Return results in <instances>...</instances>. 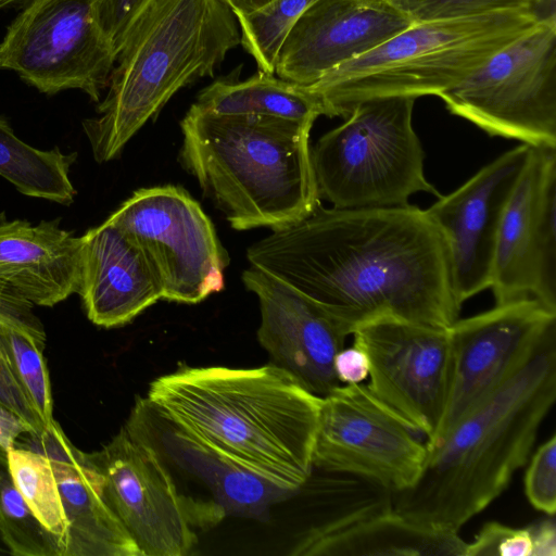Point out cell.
I'll return each instance as SVG.
<instances>
[{
  "label": "cell",
  "mask_w": 556,
  "mask_h": 556,
  "mask_svg": "<svg viewBox=\"0 0 556 556\" xmlns=\"http://www.w3.org/2000/svg\"><path fill=\"white\" fill-rule=\"evenodd\" d=\"M365 383L341 384L321 399L313 468L374 481L393 493L419 477L427 444Z\"/></svg>",
  "instance_id": "cell-12"
},
{
  "label": "cell",
  "mask_w": 556,
  "mask_h": 556,
  "mask_svg": "<svg viewBox=\"0 0 556 556\" xmlns=\"http://www.w3.org/2000/svg\"><path fill=\"white\" fill-rule=\"evenodd\" d=\"M0 533L12 556H63L62 541L36 519L9 471L0 450Z\"/></svg>",
  "instance_id": "cell-28"
},
{
  "label": "cell",
  "mask_w": 556,
  "mask_h": 556,
  "mask_svg": "<svg viewBox=\"0 0 556 556\" xmlns=\"http://www.w3.org/2000/svg\"><path fill=\"white\" fill-rule=\"evenodd\" d=\"M490 289L556 312V149L532 147L504 211Z\"/></svg>",
  "instance_id": "cell-15"
},
{
  "label": "cell",
  "mask_w": 556,
  "mask_h": 556,
  "mask_svg": "<svg viewBox=\"0 0 556 556\" xmlns=\"http://www.w3.org/2000/svg\"><path fill=\"white\" fill-rule=\"evenodd\" d=\"M410 25L387 0H317L286 36L275 73L298 85H313Z\"/></svg>",
  "instance_id": "cell-18"
},
{
  "label": "cell",
  "mask_w": 556,
  "mask_h": 556,
  "mask_svg": "<svg viewBox=\"0 0 556 556\" xmlns=\"http://www.w3.org/2000/svg\"><path fill=\"white\" fill-rule=\"evenodd\" d=\"M147 402L231 463L288 491L313 475L321 397L274 364L184 367L150 383Z\"/></svg>",
  "instance_id": "cell-2"
},
{
  "label": "cell",
  "mask_w": 556,
  "mask_h": 556,
  "mask_svg": "<svg viewBox=\"0 0 556 556\" xmlns=\"http://www.w3.org/2000/svg\"><path fill=\"white\" fill-rule=\"evenodd\" d=\"M235 13V15L249 14L254 12L271 0H223Z\"/></svg>",
  "instance_id": "cell-38"
},
{
  "label": "cell",
  "mask_w": 556,
  "mask_h": 556,
  "mask_svg": "<svg viewBox=\"0 0 556 556\" xmlns=\"http://www.w3.org/2000/svg\"><path fill=\"white\" fill-rule=\"evenodd\" d=\"M532 527L513 528L491 521L483 525L472 542L467 543L465 556H533Z\"/></svg>",
  "instance_id": "cell-32"
},
{
  "label": "cell",
  "mask_w": 556,
  "mask_h": 556,
  "mask_svg": "<svg viewBox=\"0 0 556 556\" xmlns=\"http://www.w3.org/2000/svg\"><path fill=\"white\" fill-rule=\"evenodd\" d=\"M0 450H3V448L0 446Z\"/></svg>",
  "instance_id": "cell-41"
},
{
  "label": "cell",
  "mask_w": 556,
  "mask_h": 556,
  "mask_svg": "<svg viewBox=\"0 0 556 556\" xmlns=\"http://www.w3.org/2000/svg\"><path fill=\"white\" fill-rule=\"evenodd\" d=\"M26 432L35 433L25 420L0 405V446L8 451Z\"/></svg>",
  "instance_id": "cell-36"
},
{
  "label": "cell",
  "mask_w": 556,
  "mask_h": 556,
  "mask_svg": "<svg viewBox=\"0 0 556 556\" xmlns=\"http://www.w3.org/2000/svg\"><path fill=\"white\" fill-rule=\"evenodd\" d=\"M8 554H9V548H8L7 544L4 543L2 535L0 533V555H8Z\"/></svg>",
  "instance_id": "cell-40"
},
{
  "label": "cell",
  "mask_w": 556,
  "mask_h": 556,
  "mask_svg": "<svg viewBox=\"0 0 556 556\" xmlns=\"http://www.w3.org/2000/svg\"><path fill=\"white\" fill-rule=\"evenodd\" d=\"M239 43L223 0H154L127 34L99 116L83 122L94 160L117 157L177 91L213 76Z\"/></svg>",
  "instance_id": "cell-5"
},
{
  "label": "cell",
  "mask_w": 556,
  "mask_h": 556,
  "mask_svg": "<svg viewBox=\"0 0 556 556\" xmlns=\"http://www.w3.org/2000/svg\"><path fill=\"white\" fill-rule=\"evenodd\" d=\"M467 542L391 509L324 542L312 556H465Z\"/></svg>",
  "instance_id": "cell-23"
},
{
  "label": "cell",
  "mask_w": 556,
  "mask_h": 556,
  "mask_svg": "<svg viewBox=\"0 0 556 556\" xmlns=\"http://www.w3.org/2000/svg\"><path fill=\"white\" fill-rule=\"evenodd\" d=\"M0 405L25 420L39 435L45 424L0 353Z\"/></svg>",
  "instance_id": "cell-34"
},
{
  "label": "cell",
  "mask_w": 556,
  "mask_h": 556,
  "mask_svg": "<svg viewBox=\"0 0 556 556\" xmlns=\"http://www.w3.org/2000/svg\"><path fill=\"white\" fill-rule=\"evenodd\" d=\"M165 460L192 476L213 496L225 516L264 518L268 509L295 492L242 469L159 414L147 400L129 419Z\"/></svg>",
  "instance_id": "cell-21"
},
{
  "label": "cell",
  "mask_w": 556,
  "mask_h": 556,
  "mask_svg": "<svg viewBox=\"0 0 556 556\" xmlns=\"http://www.w3.org/2000/svg\"><path fill=\"white\" fill-rule=\"evenodd\" d=\"M154 0H96L97 22L118 54L132 25Z\"/></svg>",
  "instance_id": "cell-33"
},
{
  "label": "cell",
  "mask_w": 556,
  "mask_h": 556,
  "mask_svg": "<svg viewBox=\"0 0 556 556\" xmlns=\"http://www.w3.org/2000/svg\"><path fill=\"white\" fill-rule=\"evenodd\" d=\"M415 98L356 103L344 123L312 149L319 198L338 208L407 205L417 192L439 195L424 170L425 153L412 124Z\"/></svg>",
  "instance_id": "cell-7"
},
{
  "label": "cell",
  "mask_w": 556,
  "mask_h": 556,
  "mask_svg": "<svg viewBox=\"0 0 556 556\" xmlns=\"http://www.w3.org/2000/svg\"><path fill=\"white\" fill-rule=\"evenodd\" d=\"M242 281L258 299L257 339L271 364L321 399L341 386L333 361L346 334L339 325L300 292L257 267L247 268Z\"/></svg>",
  "instance_id": "cell-17"
},
{
  "label": "cell",
  "mask_w": 556,
  "mask_h": 556,
  "mask_svg": "<svg viewBox=\"0 0 556 556\" xmlns=\"http://www.w3.org/2000/svg\"><path fill=\"white\" fill-rule=\"evenodd\" d=\"M80 294L94 325L128 324L162 300L160 287L138 245L104 220L81 236Z\"/></svg>",
  "instance_id": "cell-20"
},
{
  "label": "cell",
  "mask_w": 556,
  "mask_h": 556,
  "mask_svg": "<svg viewBox=\"0 0 556 556\" xmlns=\"http://www.w3.org/2000/svg\"><path fill=\"white\" fill-rule=\"evenodd\" d=\"M81 237L59 220H0V285L33 305L54 306L78 293Z\"/></svg>",
  "instance_id": "cell-22"
},
{
  "label": "cell",
  "mask_w": 556,
  "mask_h": 556,
  "mask_svg": "<svg viewBox=\"0 0 556 556\" xmlns=\"http://www.w3.org/2000/svg\"><path fill=\"white\" fill-rule=\"evenodd\" d=\"M333 368L340 384L363 383L369 375V361L362 349L353 345L339 351Z\"/></svg>",
  "instance_id": "cell-35"
},
{
  "label": "cell",
  "mask_w": 556,
  "mask_h": 556,
  "mask_svg": "<svg viewBox=\"0 0 556 556\" xmlns=\"http://www.w3.org/2000/svg\"><path fill=\"white\" fill-rule=\"evenodd\" d=\"M352 334L369 361V391L426 442L432 440L448 393V329L384 319Z\"/></svg>",
  "instance_id": "cell-14"
},
{
  "label": "cell",
  "mask_w": 556,
  "mask_h": 556,
  "mask_svg": "<svg viewBox=\"0 0 556 556\" xmlns=\"http://www.w3.org/2000/svg\"><path fill=\"white\" fill-rule=\"evenodd\" d=\"M75 159V153L64 154L58 148L43 151L29 146L0 118V176L21 193L65 205L72 203L76 191L70 168Z\"/></svg>",
  "instance_id": "cell-25"
},
{
  "label": "cell",
  "mask_w": 556,
  "mask_h": 556,
  "mask_svg": "<svg viewBox=\"0 0 556 556\" xmlns=\"http://www.w3.org/2000/svg\"><path fill=\"white\" fill-rule=\"evenodd\" d=\"M317 0H271L249 14L236 15L240 43L258 71L274 74L276 56L300 16Z\"/></svg>",
  "instance_id": "cell-29"
},
{
  "label": "cell",
  "mask_w": 556,
  "mask_h": 556,
  "mask_svg": "<svg viewBox=\"0 0 556 556\" xmlns=\"http://www.w3.org/2000/svg\"><path fill=\"white\" fill-rule=\"evenodd\" d=\"M25 1L26 3H28L30 0H0V10L4 9L5 7L17 4Z\"/></svg>",
  "instance_id": "cell-39"
},
{
  "label": "cell",
  "mask_w": 556,
  "mask_h": 556,
  "mask_svg": "<svg viewBox=\"0 0 556 556\" xmlns=\"http://www.w3.org/2000/svg\"><path fill=\"white\" fill-rule=\"evenodd\" d=\"M94 1L30 0L0 42V68L42 93L79 89L98 102L117 55L97 22Z\"/></svg>",
  "instance_id": "cell-11"
},
{
  "label": "cell",
  "mask_w": 556,
  "mask_h": 556,
  "mask_svg": "<svg viewBox=\"0 0 556 556\" xmlns=\"http://www.w3.org/2000/svg\"><path fill=\"white\" fill-rule=\"evenodd\" d=\"M43 453L52 467L67 521L63 556H141L103 491V480L89 453L77 448L55 420L36 435L20 437Z\"/></svg>",
  "instance_id": "cell-19"
},
{
  "label": "cell",
  "mask_w": 556,
  "mask_h": 556,
  "mask_svg": "<svg viewBox=\"0 0 556 556\" xmlns=\"http://www.w3.org/2000/svg\"><path fill=\"white\" fill-rule=\"evenodd\" d=\"M412 24L529 11L539 23L556 21L555 0H387Z\"/></svg>",
  "instance_id": "cell-30"
},
{
  "label": "cell",
  "mask_w": 556,
  "mask_h": 556,
  "mask_svg": "<svg viewBox=\"0 0 556 556\" xmlns=\"http://www.w3.org/2000/svg\"><path fill=\"white\" fill-rule=\"evenodd\" d=\"M198 109L224 115H265L315 122L323 115L318 98L306 87L258 71L245 80L220 78L202 89Z\"/></svg>",
  "instance_id": "cell-24"
},
{
  "label": "cell",
  "mask_w": 556,
  "mask_h": 556,
  "mask_svg": "<svg viewBox=\"0 0 556 556\" xmlns=\"http://www.w3.org/2000/svg\"><path fill=\"white\" fill-rule=\"evenodd\" d=\"M349 336L377 320L448 329L458 318L446 240L425 210L338 208L321 203L247 251Z\"/></svg>",
  "instance_id": "cell-1"
},
{
  "label": "cell",
  "mask_w": 556,
  "mask_h": 556,
  "mask_svg": "<svg viewBox=\"0 0 556 556\" xmlns=\"http://www.w3.org/2000/svg\"><path fill=\"white\" fill-rule=\"evenodd\" d=\"M556 331V312L534 299L495 306L450 328L451 377L445 408L427 445L440 441L476 405L510 378Z\"/></svg>",
  "instance_id": "cell-13"
},
{
  "label": "cell",
  "mask_w": 556,
  "mask_h": 556,
  "mask_svg": "<svg viewBox=\"0 0 556 556\" xmlns=\"http://www.w3.org/2000/svg\"><path fill=\"white\" fill-rule=\"evenodd\" d=\"M556 400V331L502 386L464 415L427 455L393 508L421 525L458 530L522 467Z\"/></svg>",
  "instance_id": "cell-3"
},
{
  "label": "cell",
  "mask_w": 556,
  "mask_h": 556,
  "mask_svg": "<svg viewBox=\"0 0 556 556\" xmlns=\"http://www.w3.org/2000/svg\"><path fill=\"white\" fill-rule=\"evenodd\" d=\"M534 539L533 556L556 555V525L554 515L531 525Z\"/></svg>",
  "instance_id": "cell-37"
},
{
  "label": "cell",
  "mask_w": 556,
  "mask_h": 556,
  "mask_svg": "<svg viewBox=\"0 0 556 556\" xmlns=\"http://www.w3.org/2000/svg\"><path fill=\"white\" fill-rule=\"evenodd\" d=\"M525 493L529 503L549 516L556 511V435L553 434L534 453L525 475Z\"/></svg>",
  "instance_id": "cell-31"
},
{
  "label": "cell",
  "mask_w": 556,
  "mask_h": 556,
  "mask_svg": "<svg viewBox=\"0 0 556 556\" xmlns=\"http://www.w3.org/2000/svg\"><path fill=\"white\" fill-rule=\"evenodd\" d=\"M106 220L141 250L162 300L197 304L224 289L229 256L210 217L180 186L140 188Z\"/></svg>",
  "instance_id": "cell-10"
},
{
  "label": "cell",
  "mask_w": 556,
  "mask_h": 556,
  "mask_svg": "<svg viewBox=\"0 0 556 556\" xmlns=\"http://www.w3.org/2000/svg\"><path fill=\"white\" fill-rule=\"evenodd\" d=\"M438 97L490 136L556 149V21L539 23Z\"/></svg>",
  "instance_id": "cell-8"
},
{
  "label": "cell",
  "mask_w": 556,
  "mask_h": 556,
  "mask_svg": "<svg viewBox=\"0 0 556 556\" xmlns=\"http://www.w3.org/2000/svg\"><path fill=\"white\" fill-rule=\"evenodd\" d=\"M45 344L46 332L36 315L0 314V353L47 428L54 419Z\"/></svg>",
  "instance_id": "cell-26"
},
{
  "label": "cell",
  "mask_w": 556,
  "mask_h": 556,
  "mask_svg": "<svg viewBox=\"0 0 556 556\" xmlns=\"http://www.w3.org/2000/svg\"><path fill=\"white\" fill-rule=\"evenodd\" d=\"M313 124L214 114L192 104L180 121L178 161L233 229H281L320 203L309 144Z\"/></svg>",
  "instance_id": "cell-4"
},
{
  "label": "cell",
  "mask_w": 556,
  "mask_h": 556,
  "mask_svg": "<svg viewBox=\"0 0 556 556\" xmlns=\"http://www.w3.org/2000/svg\"><path fill=\"white\" fill-rule=\"evenodd\" d=\"M7 458L12 480L28 508L65 548L67 521L48 457L39 451L14 445L7 451Z\"/></svg>",
  "instance_id": "cell-27"
},
{
  "label": "cell",
  "mask_w": 556,
  "mask_h": 556,
  "mask_svg": "<svg viewBox=\"0 0 556 556\" xmlns=\"http://www.w3.org/2000/svg\"><path fill=\"white\" fill-rule=\"evenodd\" d=\"M538 24L521 10L412 24L306 87L328 117L345 118L356 103L372 98L438 97Z\"/></svg>",
  "instance_id": "cell-6"
},
{
  "label": "cell",
  "mask_w": 556,
  "mask_h": 556,
  "mask_svg": "<svg viewBox=\"0 0 556 556\" xmlns=\"http://www.w3.org/2000/svg\"><path fill=\"white\" fill-rule=\"evenodd\" d=\"M531 148L521 143L503 153L425 210L446 240L453 290L462 305L491 286L502 217Z\"/></svg>",
  "instance_id": "cell-16"
},
{
  "label": "cell",
  "mask_w": 556,
  "mask_h": 556,
  "mask_svg": "<svg viewBox=\"0 0 556 556\" xmlns=\"http://www.w3.org/2000/svg\"><path fill=\"white\" fill-rule=\"evenodd\" d=\"M89 454L110 507L141 556H185L197 543L195 527H211L225 517L213 502L180 494L159 451L128 421Z\"/></svg>",
  "instance_id": "cell-9"
}]
</instances>
